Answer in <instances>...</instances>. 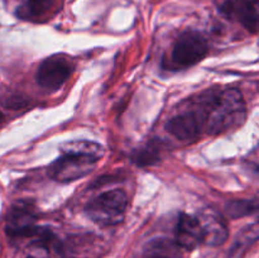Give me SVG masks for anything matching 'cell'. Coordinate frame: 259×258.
<instances>
[{"mask_svg": "<svg viewBox=\"0 0 259 258\" xmlns=\"http://www.w3.org/2000/svg\"><path fill=\"white\" fill-rule=\"evenodd\" d=\"M194 100L204 116L205 133L210 136L234 131L247 120V104L238 89H210Z\"/></svg>", "mask_w": 259, "mask_h": 258, "instance_id": "cell-1", "label": "cell"}, {"mask_svg": "<svg viewBox=\"0 0 259 258\" xmlns=\"http://www.w3.org/2000/svg\"><path fill=\"white\" fill-rule=\"evenodd\" d=\"M128 207V196L123 190H110L99 195L90 204L86 205L88 217L96 224L111 227L123 222Z\"/></svg>", "mask_w": 259, "mask_h": 258, "instance_id": "cell-2", "label": "cell"}, {"mask_svg": "<svg viewBox=\"0 0 259 258\" xmlns=\"http://www.w3.org/2000/svg\"><path fill=\"white\" fill-rule=\"evenodd\" d=\"M209 52V46L200 33L186 30L181 33L172 47L168 70H185L197 65Z\"/></svg>", "mask_w": 259, "mask_h": 258, "instance_id": "cell-3", "label": "cell"}, {"mask_svg": "<svg viewBox=\"0 0 259 258\" xmlns=\"http://www.w3.org/2000/svg\"><path fill=\"white\" fill-rule=\"evenodd\" d=\"M98 159L76 152H62V156L48 167L51 179L58 182H72L82 179L94 169Z\"/></svg>", "mask_w": 259, "mask_h": 258, "instance_id": "cell-4", "label": "cell"}, {"mask_svg": "<svg viewBox=\"0 0 259 258\" xmlns=\"http://www.w3.org/2000/svg\"><path fill=\"white\" fill-rule=\"evenodd\" d=\"M73 62L65 55H53L45 58L37 70V82L40 88L56 91L68 80L73 72Z\"/></svg>", "mask_w": 259, "mask_h": 258, "instance_id": "cell-5", "label": "cell"}, {"mask_svg": "<svg viewBox=\"0 0 259 258\" xmlns=\"http://www.w3.org/2000/svg\"><path fill=\"white\" fill-rule=\"evenodd\" d=\"M35 220L33 205L28 201H17L5 218V233L10 238H34L39 229Z\"/></svg>", "mask_w": 259, "mask_h": 258, "instance_id": "cell-6", "label": "cell"}, {"mask_svg": "<svg viewBox=\"0 0 259 258\" xmlns=\"http://www.w3.org/2000/svg\"><path fill=\"white\" fill-rule=\"evenodd\" d=\"M220 10L252 34L259 33V0H225Z\"/></svg>", "mask_w": 259, "mask_h": 258, "instance_id": "cell-7", "label": "cell"}, {"mask_svg": "<svg viewBox=\"0 0 259 258\" xmlns=\"http://www.w3.org/2000/svg\"><path fill=\"white\" fill-rule=\"evenodd\" d=\"M166 129L180 141H192L204 133L197 118L187 106L180 109L179 113L167 121Z\"/></svg>", "mask_w": 259, "mask_h": 258, "instance_id": "cell-8", "label": "cell"}, {"mask_svg": "<svg viewBox=\"0 0 259 258\" xmlns=\"http://www.w3.org/2000/svg\"><path fill=\"white\" fill-rule=\"evenodd\" d=\"M176 243L185 250H194L204 244V233L199 218L190 214H181L176 229Z\"/></svg>", "mask_w": 259, "mask_h": 258, "instance_id": "cell-9", "label": "cell"}, {"mask_svg": "<svg viewBox=\"0 0 259 258\" xmlns=\"http://www.w3.org/2000/svg\"><path fill=\"white\" fill-rule=\"evenodd\" d=\"M197 218L201 223L202 233H204V244L210 247H219L227 242L229 230L227 223L219 212L215 210H205Z\"/></svg>", "mask_w": 259, "mask_h": 258, "instance_id": "cell-10", "label": "cell"}, {"mask_svg": "<svg viewBox=\"0 0 259 258\" xmlns=\"http://www.w3.org/2000/svg\"><path fill=\"white\" fill-rule=\"evenodd\" d=\"M58 3H62V0H27V3L18 10V15L23 19L38 22L55 13L58 8Z\"/></svg>", "mask_w": 259, "mask_h": 258, "instance_id": "cell-11", "label": "cell"}, {"mask_svg": "<svg viewBox=\"0 0 259 258\" xmlns=\"http://www.w3.org/2000/svg\"><path fill=\"white\" fill-rule=\"evenodd\" d=\"M182 248L176 242L167 239H156L148 244L144 258H182Z\"/></svg>", "mask_w": 259, "mask_h": 258, "instance_id": "cell-12", "label": "cell"}, {"mask_svg": "<svg viewBox=\"0 0 259 258\" xmlns=\"http://www.w3.org/2000/svg\"><path fill=\"white\" fill-rule=\"evenodd\" d=\"M61 152H76V153L86 154L90 156L95 159L103 158L104 151L103 147L95 142H89V141H71L66 142L61 146Z\"/></svg>", "mask_w": 259, "mask_h": 258, "instance_id": "cell-13", "label": "cell"}, {"mask_svg": "<svg viewBox=\"0 0 259 258\" xmlns=\"http://www.w3.org/2000/svg\"><path fill=\"white\" fill-rule=\"evenodd\" d=\"M224 211L230 219H240V218L249 217L259 210L253 199H240L228 201L225 204Z\"/></svg>", "mask_w": 259, "mask_h": 258, "instance_id": "cell-14", "label": "cell"}, {"mask_svg": "<svg viewBox=\"0 0 259 258\" xmlns=\"http://www.w3.org/2000/svg\"><path fill=\"white\" fill-rule=\"evenodd\" d=\"M259 239V222L250 224L249 227L244 228L242 232L239 233L237 238V242L234 243V249L239 250L243 249L244 247L253 244Z\"/></svg>", "mask_w": 259, "mask_h": 258, "instance_id": "cell-15", "label": "cell"}, {"mask_svg": "<svg viewBox=\"0 0 259 258\" xmlns=\"http://www.w3.org/2000/svg\"><path fill=\"white\" fill-rule=\"evenodd\" d=\"M158 149L154 148V147L152 146L138 149V151L134 152L133 157H132V161H133L134 163L143 167L152 166V164H154L156 162H158Z\"/></svg>", "mask_w": 259, "mask_h": 258, "instance_id": "cell-16", "label": "cell"}, {"mask_svg": "<svg viewBox=\"0 0 259 258\" xmlns=\"http://www.w3.org/2000/svg\"><path fill=\"white\" fill-rule=\"evenodd\" d=\"M4 115H3V113H2V111H0V125H2V124L3 123H4Z\"/></svg>", "mask_w": 259, "mask_h": 258, "instance_id": "cell-17", "label": "cell"}, {"mask_svg": "<svg viewBox=\"0 0 259 258\" xmlns=\"http://www.w3.org/2000/svg\"><path fill=\"white\" fill-rule=\"evenodd\" d=\"M253 200H254L255 205H257V207H258V209H259V195H258L257 197H254V199H253Z\"/></svg>", "mask_w": 259, "mask_h": 258, "instance_id": "cell-18", "label": "cell"}]
</instances>
